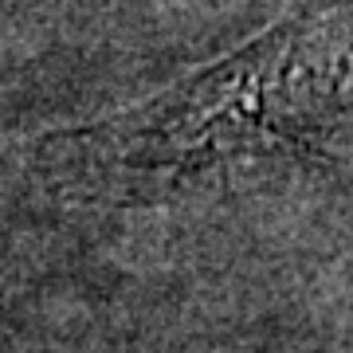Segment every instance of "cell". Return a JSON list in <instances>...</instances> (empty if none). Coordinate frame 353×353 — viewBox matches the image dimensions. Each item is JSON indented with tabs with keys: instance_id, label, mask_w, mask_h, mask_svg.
Segmentation results:
<instances>
[{
	"instance_id": "1",
	"label": "cell",
	"mask_w": 353,
	"mask_h": 353,
	"mask_svg": "<svg viewBox=\"0 0 353 353\" xmlns=\"http://www.w3.org/2000/svg\"><path fill=\"white\" fill-rule=\"evenodd\" d=\"M341 39L345 0L310 4L153 102L48 138L43 161L87 196L150 201L232 157L310 153L341 122Z\"/></svg>"
}]
</instances>
